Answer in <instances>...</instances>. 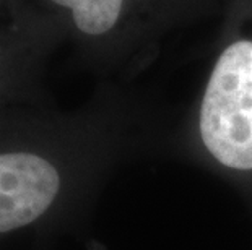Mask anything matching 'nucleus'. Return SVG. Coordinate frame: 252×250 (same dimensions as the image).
<instances>
[{
	"label": "nucleus",
	"mask_w": 252,
	"mask_h": 250,
	"mask_svg": "<svg viewBox=\"0 0 252 250\" xmlns=\"http://www.w3.org/2000/svg\"><path fill=\"white\" fill-rule=\"evenodd\" d=\"M203 145L224 166L252 169V41H238L220 56L200 111Z\"/></svg>",
	"instance_id": "1"
},
{
	"label": "nucleus",
	"mask_w": 252,
	"mask_h": 250,
	"mask_svg": "<svg viewBox=\"0 0 252 250\" xmlns=\"http://www.w3.org/2000/svg\"><path fill=\"white\" fill-rule=\"evenodd\" d=\"M70 8L77 28L85 34H104L119 20L124 0H52Z\"/></svg>",
	"instance_id": "2"
},
{
	"label": "nucleus",
	"mask_w": 252,
	"mask_h": 250,
	"mask_svg": "<svg viewBox=\"0 0 252 250\" xmlns=\"http://www.w3.org/2000/svg\"><path fill=\"white\" fill-rule=\"evenodd\" d=\"M0 78H2V63H0Z\"/></svg>",
	"instance_id": "3"
}]
</instances>
